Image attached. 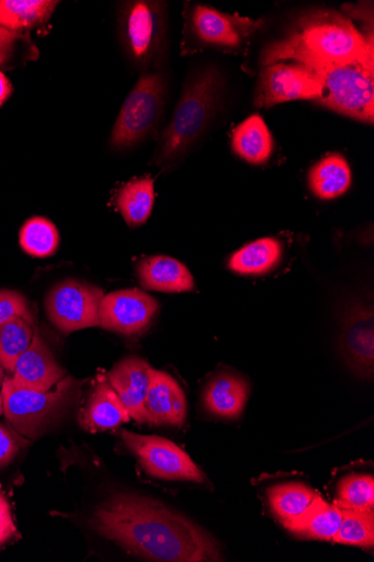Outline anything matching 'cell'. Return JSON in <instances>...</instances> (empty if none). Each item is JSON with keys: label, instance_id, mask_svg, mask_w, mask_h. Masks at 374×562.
<instances>
[{"label": "cell", "instance_id": "obj_1", "mask_svg": "<svg viewBox=\"0 0 374 562\" xmlns=\"http://www.w3.org/2000/svg\"><path fill=\"white\" fill-rule=\"evenodd\" d=\"M89 527L127 552L151 561H222L215 538L156 499L118 492L100 503Z\"/></svg>", "mask_w": 374, "mask_h": 562}, {"label": "cell", "instance_id": "obj_2", "mask_svg": "<svg viewBox=\"0 0 374 562\" xmlns=\"http://www.w3.org/2000/svg\"><path fill=\"white\" fill-rule=\"evenodd\" d=\"M367 56H373L372 38L367 40L340 13L316 11L303 15L285 38L267 47L262 64L292 60L307 67H325Z\"/></svg>", "mask_w": 374, "mask_h": 562}, {"label": "cell", "instance_id": "obj_3", "mask_svg": "<svg viewBox=\"0 0 374 562\" xmlns=\"http://www.w3.org/2000/svg\"><path fill=\"white\" fill-rule=\"evenodd\" d=\"M220 75L208 68L185 86L172 120L166 128L155 156L156 164L179 158L201 136L218 104Z\"/></svg>", "mask_w": 374, "mask_h": 562}, {"label": "cell", "instance_id": "obj_4", "mask_svg": "<svg viewBox=\"0 0 374 562\" xmlns=\"http://www.w3.org/2000/svg\"><path fill=\"white\" fill-rule=\"evenodd\" d=\"M319 80L316 104L353 120L373 124V56L325 67H309Z\"/></svg>", "mask_w": 374, "mask_h": 562}, {"label": "cell", "instance_id": "obj_5", "mask_svg": "<svg viewBox=\"0 0 374 562\" xmlns=\"http://www.w3.org/2000/svg\"><path fill=\"white\" fill-rule=\"evenodd\" d=\"M167 81L163 74H144L127 95L111 135V145L132 147L150 134L165 112Z\"/></svg>", "mask_w": 374, "mask_h": 562}, {"label": "cell", "instance_id": "obj_6", "mask_svg": "<svg viewBox=\"0 0 374 562\" xmlns=\"http://www.w3.org/2000/svg\"><path fill=\"white\" fill-rule=\"evenodd\" d=\"M73 380L65 378L56 387L39 391L21 386L5 378L2 389L3 415L22 436L34 438L65 406Z\"/></svg>", "mask_w": 374, "mask_h": 562}, {"label": "cell", "instance_id": "obj_7", "mask_svg": "<svg viewBox=\"0 0 374 562\" xmlns=\"http://www.w3.org/2000/svg\"><path fill=\"white\" fill-rule=\"evenodd\" d=\"M121 35L126 54L136 66L151 65L163 48L165 4L148 0L126 3L121 13Z\"/></svg>", "mask_w": 374, "mask_h": 562}, {"label": "cell", "instance_id": "obj_8", "mask_svg": "<svg viewBox=\"0 0 374 562\" xmlns=\"http://www.w3.org/2000/svg\"><path fill=\"white\" fill-rule=\"evenodd\" d=\"M125 446L150 476L165 481L204 483L205 475L177 443L162 437L122 431Z\"/></svg>", "mask_w": 374, "mask_h": 562}, {"label": "cell", "instance_id": "obj_9", "mask_svg": "<svg viewBox=\"0 0 374 562\" xmlns=\"http://www.w3.org/2000/svg\"><path fill=\"white\" fill-rule=\"evenodd\" d=\"M103 291L89 283L66 280L50 289L45 312L53 325L66 334L100 327Z\"/></svg>", "mask_w": 374, "mask_h": 562}, {"label": "cell", "instance_id": "obj_10", "mask_svg": "<svg viewBox=\"0 0 374 562\" xmlns=\"http://www.w3.org/2000/svg\"><path fill=\"white\" fill-rule=\"evenodd\" d=\"M319 90V80L311 68L297 63H276L261 71L254 104L269 109L293 100L315 101Z\"/></svg>", "mask_w": 374, "mask_h": 562}, {"label": "cell", "instance_id": "obj_11", "mask_svg": "<svg viewBox=\"0 0 374 562\" xmlns=\"http://www.w3.org/2000/svg\"><path fill=\"white\" fill-rule=\"evenodd\" d=\"M158 312V303L139 289L115 291L103 296L100 304V327L135 336L144 333Z\"/></svg>", "mask_w": 374, "mask_h": 562}, {"label": "cell", "instance_id": "obj_12", "mask_svg": "<svg viewBox=\"0 0 374 562\" xmlns=\"http://www.w3.org/2000/svg\"><path fill=\"white\" fill-rule=\"evenodd\" d=\"M259 22L196 5L191 12L190 31L203 45L239 48L261 26Z\"/></svg>", "mask_w": 374, "mask_h": 562}, {"label": "cell", "instance_id": "obj_13", "mask_svg": "<svg viewBox=\"0 0 374 562\" xmlns=\"http://www.w3.org/2000/svg\"><path fill=\"white\" fill-rule=\"evenodd\" d=\"M147 424L181 427L188 416L186 396L170 374L151 370L150 384L145 400Z\"/></svg>", "mask_w": 374, "mask_h": 562}, {"label": "cell", "instance_id": "obj_14", "mask_svg": "<svg viewBox=\"0 0 374 562\" xmlns=\"http://www.w3.org/2000/svg\"><path fill=\"white\" fill-rule=\"evenodd\" d=\"M151 370L145 360L132 356L116 364L105 376L126 406L131 419L138 424H147L145 400Z\"/></svg>", "mask_w": 374, "mask_h": 562}, {"label": "cell", "instance_id": "obj_15", "mask_svg": "<svg viewBox=\"0 0 374 562\" xmlns=\"http://www.w3.org/2000/svg\"><path fill=\"white\" fill-rule=\"evenodd\" d=\"M65 378L66 371L36 330L32 344L18 360L11 379L24 387L48 391Z\"/></svg>", "mask_w": 374, "mask_h": 562}, {"label": "cell", "instance_id": "obj_16", "mask_svg": "<svg viewBox=\"0 0 374 562\" xmlns=\"http://www.w3.org/2000/svg\"><path fill=\"white\" fill-rule=\"evenodd\" d=\"M348 363L363 378H372L374 367V318L371 308H355L348 315L342 336Z\"/></svg>", "mask_w": 374, "mask_h": 562}, {"label": "cell", "instance_id": "obj_17", "mask_svg": "<svg viewBox=\"0 0 374 562\" xmlns=\"http://www.w3.org/2000/svg\"><path fill=\"white\" fill-rule=\"evenodd\" d=\"M131 420L126 406L105 378H100L87 406L80 414V425L97 432L118 428Z\"/></svg>", "mask_w": 374, "mask_h": 562}, {"label": "cell", "instance_id": "obj_18", "mask_svg": "<svg viewBox=\"0 0 374 562\" xmlns=\"http://www.w3.org/2000/svg\"><path fill=\"white\" fill-rule=\"evenodd\" d=\"M141 285L147 290L166 293H182L194 290L190 270L175 259L158 255L144 259L137 268Z\"/></svg>", "mask_w": 374, "mask_h": 562}, {"label": "cell", "instance_id": "obj_19", "mask_svg": "<svg viewBox=\"0 0 374 562\" xmlns=\"http://www.w3.org/2000/svg\"><path fill=\"white\" fill-rule=\"evenodd\" d=\"M249 396L247 382L235 374L224 373L213 379L204 391L206 411L222 418H238Z\"/></svg>", "mask_w": 374, "mask_h": 562}, {"label": "cell", "instance_id": "obj_20", "mask_svg": "<svg viewBox=\"0 0 374 562\" xmlns=\"http://www.w3.org/2000/svg\"><path fill=\"white\" fill-rule=\"evenodd\" d=\"M233 149L246 162L261 166L269 161L274 150V138L259 115H252L233 133Z\"/></svg>", "mask_w": 374, "mask_h": 562}, {"label": "cell", "instance_id": "obj_21", "mask_svg": "<svg viewBox=\"0 0 374 562\" xmlns=\"http://www.w3.org/2000/svg\"><path fill=\"white\" fill-rule=\"evenodd\" d=\"M342 522V509L318 497L307 513L287 528L302 539L332 541Z\"/></svg>", "mask_w": 374, "mask_h": 562}, {"label": "cell", "instance_id": "obj_22", "mask_svg": "<svg viewBox=\"0 0 374 562\" xmlns=\"http://www.w3.org/2000/svg\"><path fill=\"white\" fill-rule=\"evenodd\" d=\"M318 497L304 483H284L269 490L272 513L286 529L299 520Z\"/></svg>", "mask_w": 374, "mask_h": 562}, {"label": "cell", "instance_id": "obj_23", "mask_svg": "<svg viewBox=\"0 0 374 562\" xmlns=\"http://www.w3.org/2000/svg\"><path fill=\"white\" fill-rule=\"evenodd\" d=\"M351 182L350 166L341 155H331L320 160L308 173L311 192L322 200H332L344 194Z\"/></svg>", "mask_w": 374, "mask_h": 562}, {"label": "cell", "instance_id": "obj_24", "mask_svg": "<svg viewBox=\"0 0 374 562\" xmlns=\"http://www.w3.org/2000/svg\"><path fill=\"white\" fill-rule=\"evenodd\" d=\"M282 257V243L276 238L267 237L235 252L229 261V268L238 274L260 276L277 267Z\"/></svg>", "mask_w": 374, "mask_h": 562}, {"label": "cell", "instance_id": "obj_25", "mask_svg": "<svg viewBox=\"0 0 374 562\" xmlns=\"http://www.w3.org/2000/svg\"><path fill=\"white\" fill-rule=\"evenodd\" d=\"M59 2L49 0H0V26L20 33L45 24Z\"/></svg>", "mask_w": 374, "mask_h": 562}, {"label": "cell", "instance_id": "obj_26", "mask_svg": "<svg viewBox=\"0 0 374 562\" xmlns=\"http://www.w3.org/2000/svg\"><path fill=\"white\" fill-rule=\"evenodd\" d=\"M155 201L154 180L135 179L123 186L116 194L115 204L131 227L145 224L151 215Z\"/></svg>", "mask_w": 374, "mask_h": 562}, {"label": "cell", "instance_id": "obj_27", "mask_svg": "<svg viewBox=\"0 0 374 562\" xmlns=\"http://www.w3.org/2000/svg\"><path fill=\"white\" fill-rule=\"evenodd\" d=\"M36 329L33 319L15 318L0 326V366L13 374L20 357L32 344Z\"/></svg>", "mask_w": 374, "mask_h": 562}, {"label": "cell", "instance_id": "obj_28", "mask_svg": "<svg viewBox=\"0 0 374 562\" xmlns=\"http://www.w3.org/2000/svg\"><path fill=\"white\" fill-rule=\"evenodd\" d=\"M20 244L33 258H49L59 248L60 234L57 226L47 218L34 217L23 225Z\"/></svg>", "mask_w": 374, "mask_h": 562}, {"label": "cell", "instance_id": "obj_29", "mask_svg": "<svg viewBox=\"0 0 374 562\" xmlns=\"http://www.w3.org/2000/svg\"><path fill=\"white\" fill-rule=\"evenodd\" d=\"M332 542L372 549L374 546L373 510L342 509L341 527Z\"/></svg>", "mask_w": 374, "mask_h": 562}, {"label": "cell", "instance_id": "obj_30", "mask_svg": "<svg viewBox=\"0 0 374 562\" xmlns=\"http://www.w3.org/2000/svg\"><path fill=\"white\" fill-rule=\"evenodd\" d=\"M335 504L342 509L373 510V476L353 474L344 477L339 484L338 497Z\"/></svg>", "mask_w": 374, "mask_h": 562}, {"label": "cell", "instance_id": "obj_31", "mask_svg": "<svg viewBox=\"0 0 374 562\" xmlns=\"http://www.w3.org/2000/svg\"><path fill=\"white\" fill-rule=\"evenodd\" d=\"M19 317L33 319L26 297L14 290H0V326Z\"/></svg>", "mask_w": 374, "mask_h": 562}, {"label": "cell", "instance_id": "obj_32", "mask_svg": "<svg viewBox=\"0 0 374 562\" xmlns=\"http://www.w3.org/2000/svg\"><path fill=\"white\" fill-rule=\"evenodd\" d=\"M16 532L11 505L4 494L0 492V546L11 540Z\"/></svg>", "mask_w": 374, "mask_h": 562}, {"label": "cell", "instance_id": "obj_33", "mask_svg": "<svg viewBox=\"0 0 374 562\" xmlns=\"http://www.w3.org/2000/svg\"><path fill=\"white\" fill-rule=\"evenodd\" d=\"M20 446L16 439L0 425V468H5L18 456Z\"/></svg>", "mask_w": 374, "mask_h": 562}, {"label": "cell", "instance_id": "obj_34", "mask_svg": "<svg viewBox=\"0 0 374 562\" xmlns=\"http://www.w3.org/2000/svg\"><path fill=\"white\" fill-rule=\"evenodd\" d=\"M19 37L20 33L0 26V66L11 58Z\"/></svg>", "mask_w": 374, "mask_h": 562}, {"label": "cell", "instance_id": "obj_35", "mask_svg": "<svg viewBox=\"0 0 374 562\" xmlns=\"http://www.w3.org/2000/svg\"><path fill=\"white\" fill-rule=\"evenodd\" d=\"M13 92V87L8 77L0 72V106H3Z\"/></svg>", "mask_w": 374, "mask_h": 562}, {"label": "cell", "instance_id": "obj_36", "mask_svg": "<svg viewBox=\"0 0 374 562\" xmlns=\"http://www.w3.org/2000/svg\"><path fill=\"white\" fill-rule=\"evenodd\" d=\"M5 380V370L2 366H0V389H2V384Z\"/></svg>", "mask_w": 374, "mask_h": 562}, {"label": "cell", "instance_id": "obj_37", "mask_svg": "<svg viewBox=\"0 0 374 562\" xmlns=\"http://www.w3.org/2000/svg\"><path fill=\"white\" fill-rule=\"evenodd\" d=\"M0 416H3V397H2V392H0Z\"/></svg>", "mask_w": 374, "mask_h": 562}]
</instances>
